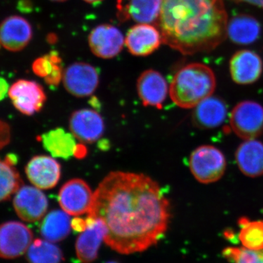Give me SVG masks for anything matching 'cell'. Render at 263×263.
<instances>
[{
    "mask_svg": "<svg viewBox=\"0 0 263 263\" xmlns=\"http://www.w3.org/2000/svg\"><path fill=\"white\" fill-rule=\"evenodd\" d=\"M162 0H117V18L139 24H157Z\"/></svg>",
    "mask_w": 263,
    "mask_h": 263,
    "instance_id": "7c38bea8",
    "label": "cell"
},
{
    "mask_svg": "<svg viewBox=\"0 0 263 263\" xmlns=\"http://www.w3.org/2000/svg\"><path fill=\"white\" fill-rule=\"evenodd\" d=\"M70 128L77 139L89 143L100 139L105 130L103 118L90 109L74 112L70 117Z\"/></svg>",
    "mask_w": 263,
    "mask_h": 263,
    "instance_id": "e0dca14e",
    "label": "cell"
},
{
    "mask_svg": "<svg viewBox=\"0 0 263 263\" xmlns=\"http://www.w3.org/2000/svg\"><path fill=\"white\" fill-rule=\"evenodd\" d=\"M233 1L238 2V3H249V4L255 5V6L263 9V0H233Z\"/></svg>",
    "mask_w": 263,
    "mask_h": 263,
    "instance_id": "836d02e7",
    "label": "cell"
},
{
    "mask_svg": "<svg viewBox=\"0 0 263 263\" xmlns=\"http://www.w3.org/2000/svg\"><path fill=\"white\" fill-rule=\"evenodd\" d=\"M106 263H119V262H115V261H110V262H108Z\"/></svg>",
    "mask_w": 263,
    "mask_h": 263,
    "instance_id": "8d00e7d4",
    "label": "cell"
},
{
    "mask_svg": "<svg viewBox=\"0 0 263 263\" xmlns=\"http://www.w3.org/2000/svg\"><path fill=\"white\" fill-rule=\"evenodd\" d=\"M9 91L8 82L3 78L0 77V101L4 100Z\"/></svg>",
    "mask_w": 263,
    "mask_h": 263,
    "instance_id": "1f68e13d",
    "label": "cell"
},
{
    "mask_svg": "<svg viewBox=\"0 0 263 263\" xmlns=\"http://www.w3.org/2000/svg\"><path fill=\"white\" fill-rule=\"evenodd\" d=\"M0 45H1V43H0Z\"/></svg>",
    "mask_w": 263,
    "mask_h": 263,
    "instance_id": "74e56055",
    "label": "cell"
},
{
    "mask_svg": "<svg viewBox=\"0 0 263 263\" xmlns=\"http://www.w3.org/2000/svg\"><path fill=\"white\" fill-rule=\"evenodd\" d=\"M10 127L5 122L0 121V149L10 141Z\"/></svg>",
    "mask_w": 263,
    "mask_h": 263,
    "instance_id": "f546056e",
    "label": "cell"
},
{
    "mask_svg": "<svg viewBox=\"0 0 263 263\" xmlns=\"http://www.w3.org/2000/svg\"><path fill=\"white\" fill-rule=\"evenodd\" d=\"M93 195L91 188L84 180L74 179L62 186L59 194V202L69 215L80 216L89 212Z\"/></svg>",
    "mask_w": 263,
    "mask_h": 263,
    "instance_id": "9c48e42d",
    "label": "cell"
},
{
    "mask_svg": "<svg viewBox=\"0 0 263 263\" xmlns=\"http://www.w3.org/2000/svg\"><path fill=\"white\" fill-rule=\"evenodd\" d=\"M51 1H53V2H65V1H67V0H51Z\"/></svg>",
    "mask_w": 263,
    "mask_h": 263,
    "instance_id": "d590c367",
    "label": "cell"
},
{
    "mask_svg": "<svg viewBox=\"0 0 263 263\" xmlns=\"http://www.w3.org/2000/svg\"><path fill=\"white\" fill-rule=\"evenodd\" d=\"M107 234L106 227L101 219H95L77 238L76 254L82 263H91L98 258V251Z\"/></svg>",
    "mask_w": 263,
    "mask_h": 263,
    "instance_id": "d6986e66",
    "label": "cell"
},
{
    "mask_svg": "<svg viewBox=\"0 0 263 263\" xmlns=\"http://www.w3.org/2000/svg\"><path fill=\"white\" fill-rule=\"evenodd\" d=\"M62 81L66 90L78 98L93 94L100 82L97 69L84 62H76L68 66L64 70Z\"/></svg>",
    "mask_w": 263,
    "mask_h": 263,
    "instance_id": "52a82bcc",
    "label": "cell"
},
{
    "mask_svg": "<svg viewBox=\"0 0 263 263\" xmlns=\"http://www.w3.org/2000/svg\"><path fill=\"white\" fill-rule=\"evenodd\" d=\"M71 227L72 229L77 232H84L87 228V222L86 219L80 217H76L71 221Z\"/></svg>",
    "mask_w": 263,
    "mask_h": 263,
    "instance_id": "4dcf8cb0",
    "label": "cell"
},
{
    "mask_svg": "<svg viewBox=\"0 0 263 263\" xmlns=\"http://www.w3.org/2000/svg\"><path fill=\"white\" fill-rule=\"evenodd\" d=\"M86 152H87V150H86V147L82 145H77L75 152H74V156L78 158H83L86 155Z\"/></svg>",
    "mask_w": 263,
    "mask_h": 263,
    "instance_id": "d6a6232c",
    "label": "cell"
},
{
    "mask_svg": "<svg viewBox=\"0 0 263 263\" xmlns=\"http://www.w3.org/2000/svg\"><path fill=\"white\" fill-rule=\"evenodd\" d=\"M71 219L65 212L55 210L50 212L43 219L41 226V235L48 241L59 242L70 234Z\"/></svg>",
    "mask_w": 263,
    "mask_h": 263,
    "instance_id": "cb8c5ba5",
    "label": "cell"
},
{
    "mask_svg": "<svg viewBox=\"0 0 263 263\" xmlns=\"http://www.w3.org/2000/svg\"><path fill=\"white\" fill-rule=\"evenodd\" d=\"M162 42L159 29L149 24L133 26L127 32L125 44L134 56L146 57L158 49Z\"/></svg>",
    "mask_w": 263,
    "mask_h": 263,
    "instance_id": "4fadbf2b",
    "label": "cell"
},
{
    "mask_svg": "<svg viewBox=\"0 0 263 263\" xmlns=\"http://www.w3.org/2000/svg\"><path fill=\"white\" fill-rule=\"evenodd\" d=\"M239 224V239L242 245L252 250H262L263 221H249L247 218H241Z\"/></svg>",
    "mask_w": 263,
    "mask_h": 263,
    "instance_id": "83f0119b",
    "label": "cell"
},
{
    "mask_svg": "<svg viewBox=\"0 0 263 263\" xmlns=\"http://www.w3.org/2000/svg\"><path fill=\"white\" fill-rule=\"evenodd\" d=\"M26 174L36 187L50 190L60 181L61 166L57 160L48 156H36L27 164Z\"/></svg>",
    "mask_w": 263,
    "mask_h": 263,
    "instance_id": "9a60e30c",
    "label": "cell"
},
{
    "mask_svg": "<svg viewBox=\"0 0 263 263\" xmlns=\"http://www.w3.org/2000/svg\"><path fill=\"white\" fill-rule=\"evenodd\" d=\"M137 90L145 106L160 109L167 98V84L160 72L155 70H147L138 78Z\"/></svg>",
    "mask_w": 263,
    "mask_h": 263,
    "instance_id": "ac0fdd59",
    "label": "cell"
},
{
    "mask_svg": "<svg viewBox=\"0 0 263 263\" xmlns=\"http://www.w3.org/2000/svg\"><path fill=\"white\" fill-rule=\"evenodd\" d=\"M226 160L220 150L213 146H202L194 150L190 158L192 174L200 183L219 181L226 170Z\"/></svg>",
    "mask_w": 263,
    "mask_h": 263,
    "instance_id": "277c9868",
    "label": "cell"
},
{
    "mask_svg": "<svg viewBox=\"0 0 263 263\" xmlns=\"http://www.w3.org/2000/svg\"><path fill=\"white\" fill-rule=\"evenodd\" d=\"M230 126L239 138L252 140L263 133V108L254 101L238 103L230 114Z\"/></svg>",
    "mask_w": 263,
    "mask_h": 263,
    "instance_id": "5b68a950",
    "label": "cell"
},
{
    "mask_svg": "<svg viewBox=\"0 0 263 263\" xmlns=\"http://www.w3.org/2000/svg\"><path fill=\"white\" fill-rule=\"evenodd\" d=\"M84 1L88 3H92V4H94V3H100V2L103 1V0H84Z\"/></svg>",
    "mask_w": 263,
    "mask_h": 263,
    "instance_id": "e575fe53",
    "label": "cell"
},
{
    "mask_svg": "<svg viewBox=\"0 0 263 263\" xmlns=\"http://www.w3.org/2000/svg\"><path fill=\"white\" fill-rule=\"evenodd\" d=\"M88 214L103 221L108 247L130 254L146 250L164 236L170 205L158 183L148 176L114 171L95 190Z\"/></svg>",
    "mask_w": 263,
    "mask_h": 263,
    "instance_id": "6da1fadb",
    "label": "cell"
},
{
    "mask_svg": "<svg viewBox=\"0 0 263 263\" xmlns=\"http://www.w3.org/2000/svg\"><path fill=\"white\" fill-rule=\"evenodd\" d=\"M223 0H162L156 26L162 42L184 55L212 51L226 40Z\"/></svg>",
    "mask_w": 263,
    "mask_h": 263,
    "instance_id": "7a4b0ae2",
    "label": "cell"
},
{
    "mask_svg": "<svg viewBox=\"0 0 263 263\" xmlns=\"http://www.w3.org/2000/svg\"><path fill=\"white\" fill-rule=\"evenodd\" d=\"M240 171L249 177L263 176V143L254 139L242 143L235 152Z\"/></svg>",
    "mask_w": 263,
    "mask_h": 263,
    "instance_id": "ffe728a7",
    "label": "cell"
},
{
    "mask_svg": "<svg viewBox=\"0 0 263 263\" xmlns=\"http://www.w3.org/2000/svg\"><path fill=\"white\" fill-rule=\"evenodd\" d=\"M32 70L36 76L43 78L51 86H57L63 79V66L60 53L52 51L48 54L36 59L32 64Z\"/></svg>",
    "mask_w": 263,
    "mask_h": 263,
    "instance_id": "d4e9b609",
    "label": "cell"
},
{
    "mask_svg": "<svg viewBox=\"0 0 263 263\" xmlns=\"http://www.w3.org/2000/svg\"><path fill=\"white\" fill-rule=\"evenodd\" d=\"M32 28L27 19L12 15L0 24V43L10 51L24 49L32 37Z\"/></svg>",
    "mask_w": 263,
    "mask_h": 263,
    "instance_id": "5bb4252c",
    "label": "cell"
},
{
    "mask_svg": "<svg viewBox=\"0 0 263 263\" xmlns=\"http://www.w3.org/2000/svg\"><path fill=\"white\" fill-rule=\"evenodd\" d=\"M33 241L32 232L19 221L0 224V258L15 259L27 252Z\"/></svg>",
    "mask_w": 263,
    "mask_h": 263,
    "instance_id": "8992f818",
    "label": "cell"
},
{
    "mask_svg": "<svg viewBox=\"0 0 263 263\" xmlns=\"http://www.w3.org/2000/svg\"><path fill=\"white\" fill-rule=\"evenodd\" d=\"M125 39L117 27L101 24L95 27L89 36L91 52L102 59H111L122 51Z\"/></svg>",
    "mask_w": 263,
    "mask_h": 263,
    "instance_id": "8fae6325",
    "label": "cell"
},
{
    "mask_svg": "<svg viewBox=\"0 0 263 263\" xmlns=\"http://www.w3.org/2000/svg\"><path fill=\"white\" fill-rule=\"evenodd\" d=\"M260 24L251 15L241 14L230 19L227 34L233 43L248 45L255 42L260 34Z\"/></svg>",
    "mask_w": 263,
    "mask_h": 263,
    "instance_id": "7402d4cb",
    "label": "cell"
},
{
    "mask_svg": "<svg viewBox=\"0 0 263 263\" xmlns=\"http://www.w3.org/2000/svg\"><path fill=\"white\" fill-rule=\"evenodd\" d=\"M223 256L233 263H263L262 250L229 247L223 251Z\"/></svg>",
    "mask_w": 263,
    "mask_h": 263,
    "instance_id": "f1b7e54d",
    "label": "cell"
},
{
    "mask_svg": "<svg viewBox=\"0 0 263 263\" xmlns=\"http://www.w3.org/2000/svg\"><path fill=\"white\" fill-rule=\"evenodd\" d=\"M13 207L17 215L27 222L41 220L47 212V197L37 187L22 186L15 194Z\"/></svg>",
    "mask_w": 263,
    "mask_h": 263,
    "instance_id": "30bf717a",
    "label": "cell"
},
{
    "mask_svg": "<svg viewBox=\"0 0 263 263\" xmlns=\"http://www.w3.org/2000/svg\"><path fill=\"white\" fill-rule=\"evenodd\" d=\"M226 117V103L220 99L209 97L195 107L193 121L197 127L213 129L221 125Z\"/></svg>",
    "mask_w": 263,
    "mask_h": 263,
    "instance_id": "44dd1931",
    "label": "cell"
},
{
    "mask_svg": "<svg viewBox=\"0 0 263 263\" xmlns=\"http://www.w3.org/2000/svg\"><path fill=\"white\" fill-rule=\"evenodd\" d=\"M215 89L216 78L212 69L193 63L176 72L170 86V96L178 106L193 108L212 96Z\"/></svg>",
    "mask_w": 263,
    "mask_h": 263,
    "instance_id": "3957f363",
    "label": "cell"
},
{
    "mask_svg": "<svg viewBox=\"0 0 263 263\" xmlns=\"http://www.w3.org/2000/svg\"><path fill=\"white\" fill-rule=\"evenodd\" d=\"M16 157L9 155L0 160V202L8 200L22 187L23 182L16 168Z\"/></svg>",
    "mask_w": 263,
    "mask_h": 263,
    "instance_id": "484cf974",
    "label": "cell"
},
{
    "mask_svg": "<svg viewBox=\"0 0 263 263\" xmlns=\"http://www.w3.org/2000/svg\"><path fill=\"white\" fill-rule=\"evenodd\" d=\"M41 140L43 146L52 157L65 160H68L74 155L77 146L75 136L62 128H57L45 133L41 137Z\"/></svg>",
    "mask_w": 263,
    "mask_h": 263,
    "instance_id": "603a6c76",
    "label": "cell"
},
{
    "mask_svg": "<svg viewBox=\"0 0 263 263\" xmlns=\"http://www.w3.org/2000/svg\"><path fill=\"white\" fill-rule=\"evenodd\" d=\"M63 259L61 249L48 240H34L27 252L28 263H61Z\"/></svg>",
    "mask_w": 263,
    "mask_h": 263,
    "instance_id": "4316f807",
    "label": "cell"
},
{
    "mask_svg": "<svg viewBox=\"0 0 263 263\" xmlns=\"http://www.w3.org/2000/svg\"><path fill=\"white\" fill-rule=\"evenodd\" d=\"M8 95L15 108L27 116L39 112L46 100L42 86L25 79L15 81L10 88Z\"/></svg>",
    "mask_w": 263,
    "mask_h": 263,
    "instance_id": "ba28073f",
    "label": "cell"
},
{
    "mask_svg": "<svg viewBox=\"0 0 263 263\" xmlns=\"http://www.w3.org/2000/svg\"><path fill=\"white\" fill-rule=\"evenodd\" d=\"M262 59L257 53L249 50L236 52L230 62L232 79L238 84H251L256 82L262 73Z\"/></svg>",
    "mask_w": 263,
    "mask_h": 263,
    "instance_id": "2e32d148",
    "label": "cell"
}]
</instances>
